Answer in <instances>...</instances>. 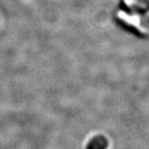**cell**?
I'll use <instances>...</instances> for the list:
<instances>
[{"label":"cell","instance_id":"obj_1","mask_svg":"<svg viewBox=\"0 0 149 149\" xmlns=\"http://www.w3.org/2000/svg\"><path fill=\"white\" fill-rule=\"evenodd\" d=\"M107 142L104 138L97 137L90 141L87 146V149H106Z\"/></svg>","mask_w":149,"mask_h":149}]
</instances>
